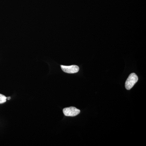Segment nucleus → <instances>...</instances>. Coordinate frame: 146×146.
Masks as SVG:
<instances>
[{
  "mask_svg": "<svg viewBox=\"0 0 146 146\" xmlns=\"http://www.w3.org/2000/svg\"><path fill=\"white\" fill-rule=\"evenodd\" d=\"M138 76L135 73H131L127 79L125 83L126 89L128 90H130L138 82Z\"/></svg>",
  "mask_w": 146,
  "mask_h": 146,
  "instance_id": "1",
  "label": "nucleus"
},
{
  "mask_svg": "<svg viewBox=\"0 0 146 146\" xmlns=\"http://www.w3.org/2000/svg\"><path fill=\"white\" fill-rule=\"evenodd\" d=\"M80 110L74 107L66 108L63 110L64 115L67 117H75L80 113Z\"/></svg>",
  "mask_w": 146,
  "mask_h": 146,
  "instance_id": "2",
  "label": "nucleus"
},
{
  "mask_svg": "<svg viewBox=\"0 0 146 146\" xmlns=\"http://www.w3.org/2000/svg\"><path fill=\"white\" fill-rule=\"evenodd\" d=\"M61 69L63 72L68 74H74L77 73L79 70V68L76 65H72L70 66H65L60 65Z\"/></svg>",
  "mask_w": 146,
  "mask_h": 146,
  "instance_id": "3",
  "label": "nucleus"
},
{
  "mask_svg": "<svg viewBox=\"0 0 146 146\" xmlns=\"http://www.w3.org/2000/svg\"><path fill=\"white\" fill-rule=\"evenodd\" d=\"M7 100V97L3 95L2 94H0V104L4 103Z\"/></svg>",
  "mask_w": 146,
  "mask_h": 146,
  "instance_id": "4",
  "label": "nucleus"
},
{
  "mask_svg": "<svg viewBox=\"0 0 146 146\" xmlns=\"http://www.w3.org/2000/svg\"><path fill=\"white\" fill-rule=\"evenodd\" d=\"M7 99L8 100H9L11 99V97H7Z\"/></svg>",
  "mask_w": 146,
  "mask_h": 146,
  "instance_id": "5",
  "label": "nucleus"
}]
</instances>
